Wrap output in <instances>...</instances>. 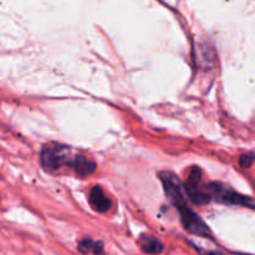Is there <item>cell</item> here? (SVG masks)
Listing matches in <instances>:
<instances>
[{
	"instance_id": "cell-5",
	"label": "cell",
	"mask_w": 255,
	"mask_h": 255,
	"mask_svg": "<svg viewBox=\"0 0 255 255\" xmlns=\"http://www.w3.org/2000/svg\"><path fill=\"white\" fill-rule=\"evenodd\" d=\"M178 213L181 216L182 226L184 227L187 232L199 237H212V233L208 227H207V224L189 207H186L182 211H179Z\"/></svg>"
},
{
	"instance_id": "cell-9",
	"label": "cell",
	"mask_w": 255,
	"mask_h": 255,
	"mask_svg": "<svg viewBox=\"0 0 255 255\" xmlns=\"http://www.w3.org/2000/svg\"><path fill=\"white\" fill-rule=\"evenodd\" d=\"M79 251L84 254L92 253L94 255H105L104 246L101 242H94L89 238H85L80 242Z\"/></svg>"
},
{
	"instance_id": "cell-6",
	"label": "cell",
	"mask_w": 255,
	"mask_h": 255,
	"mask_svg": "<svg viewBox=\"0 0 255 255\" xmlns=\"http://www.w3.org/2000/svg\"><path fill=\"white\" fill-rule=\"evenodd\" d=\"M90 204H91L95 211L101 212V213H105V212L109 211L112 206L111 199H109L105 196L104 191L99 186L94 187L91 189V192H90Z\"/></svg>"
},
{
	"instance_id": "cell-8",
	"label": "cell",
	"mask_w": 255,
	"mask_h": 255,
	"mask_svg": "<svg viewBox=\"0 0 255 255\" xmlns=\"http://www.w3.org/2000/svg\"><path fill=\"white\" fill-rule=\"evenodd\" d=\"M138 244L144 253L159 254L163 251V246H162V243L158 239L151 236H146V234L141 236V238L138 239Z\"/></svg>"
},
{
	"instance_id": "cell-1",
	"label": "cell",
	"mask_w": 255,
	"mask_h": 255,
	"mask_svg": "<svg viewBox=\"0 0 255 255\" xmlns=\"http://www.w3.org/2000/svg\"><path fill=\"white\" fill-rule=\"evenodd\" d=\"M76 154L72 153L70 147L64 146V144L49 143L42 148L41 154H40V162L46 171L56 172L65 166L72 168Z\"/></svg>"
},
{
	"instance_id": "cell-10",
	"label": "cell",
	"mask_w": 255,
	"mask_h": 255,
	"mask_svg": "<svg viewBox=\"0 0 255 255\" xmlns=\"http://www.w3.org/2000/svg\"><path fill=\"white\" fill-rule=\"evenodd\" d=\"M255 161V153L253 152H248V153L242 154L241 158H239V164H241L243 168H249L252 167V164L254 163Z\"/></svg>"
},
{
	"instance_id": "cell-3",
	"label": "cell",
	"mask_w": 255,
	"mask_h": 255,
	"mask_svg": "<svg viewBox=\"0 0 255 255\" xmlns=\"http://www.w3.org/2000/svg\"><path fill=\"white\" fill-rule=\"evenodd\" d=\"M187 194L193 203L198 206L209 203L212 197L208 192V186L202 184V169L198 167H193L187 177V182L184 184Z\"/></svg>"
},
{
	"instance_id": "cell-7",
	"label": "cell",
	"mask_w": 255,
	"mask_h": 255,
	"mask_svg": "<svg viewBox=\"0 0 255 255\" xmlns=\"http://www.w3.org/2000/svg\"><path fill=\"white\" fill-rule=\"evenodd\" d=\"M72 169H74L77 176L86 177L89 174L94 173L95 169H96V163L94 161H91V159H87L84 154L77 153Z\"/></svg>"
},
{
	"instance_id": "cell-2",
	"label": "cell",
	"mask_w": 255,
	"mask_h": 255,
	"mask_svg": "<svg viewBox=\"0 0 255 255\" xmlns=\"http://www.w3.org/2000/svg\"><path fill=\"white\" fill-rule=\"evenodd\" d=\"M208 186V192L211 194L212 199H216L217 202H221L224 204H236V206H244L249 207V208L255 209V201L251 197L243 196L226 184L219 183V182H213V183L207 184Z\"/></svg>"
},
{
	"instance_id": "cell-4",
	"label": "cell",
	"mask_w": 255,
	"mask_h": 255,
	"mask_svg": "<svg viewBox=\"0 0 255 255\" xmlns=\"http://www.w3.org/2000/svg\"><path fill=\"white\" fill-rule=\"evenodd\" d=\"M162 184H163L164 193L168 197L177 211H182L183 208L188 207L186 198H184V187L174 173L168 171H163L158 174Z\"/></svg>"
}]
</instances>
